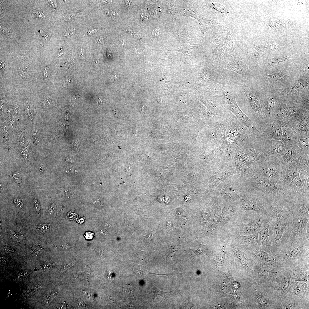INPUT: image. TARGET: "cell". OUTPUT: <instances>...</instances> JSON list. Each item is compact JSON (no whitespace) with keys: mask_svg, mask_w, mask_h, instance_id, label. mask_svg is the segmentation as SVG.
<instances>
[{"mask_svg":"<svg viewBox=\"0 0 309 309\" xmlns=\"http://www.w3.org/2000/svg\"><path fill=\"white\" fill-rule=\"evenodd\" d=\"M37 228L40 231H46L49 230L50 226L49 225L47 224H42L37 226Z\"/></svg>","mask_w":309,"mask_h":309,"instance_id":"obj_35","label":"cell"},{"mask_svg":"<svg viewBox=\"0 0 309 309\" xmlns=\"http://www.w3.org/2000/svg\"><path fill=\"white\" fill-rule=\"evenodd\" d=\"M309 167L303 169L298 175L285 186V200H309Z\"/></svg>","mask_w":309,"mask_h":309,"instance_id":"obj_4","label":"cell"},{"mask_svg":"<svg viewBox=\"0 0 309 309\" xmlns=\"http://www.w3.org/2000/svg\"><path fill=\"white\" fill-rule=\"evenodd\" d=\"M290 282V279L289 277L284 278L282 281L281 287L283 290H286L288 288Z\"/></svg>","mask_w":309,"mask_h":309,"instance_id":"obj_32","label":"cell"},{"mask_svg":"<svg viewBox=\"0 0 309 309\" xmlns=\"http://www.w3.org/2000/svg\"><path fill=\"white\" fill-rule=\"evenodd\" d=\"M33 10V12L35 13L37 17H39L40 18H42L43 19L45 18L44 15L41 11L37 10L35 11L34 10Z\"/></svg>","mask_w":309,"mask_h":309,"instance_id":"obj_44","label":"cell"},{"mask_svg":"<svg viewBox=\"0 0 309 309\" xmlns=\"http://www.w3.org/2000/svg\"><path fill=\"white\" fill-rule=\"evenodd\" d=\"M308 85V83L306 80L299 79L295 85L291 87L285 88L284 91L287 94H295L306 88Z\"/></svg>","mask_w":309,"mask_h":309,"instance_id":"obj_21","label":"cell"},{"mask_svg":"<svg viewBox=\"0 0 309 309\" xmlns=\"http://www.w3.org/2000/svg\"><path fill=\"white\" fill-rule=\"evenodd\" d=\"M309 239L305 237L300 241L289 243L280 250L281 257L285 260L290 261L306 256L308 253Z\"/></svg>","mask_w":309,"mask_h":309,"instance_id":"obj_6","label":"cell"},{"mask_svg":"<svg viewBox=\"0 0 309 309\" xmlns=\"http://www.w3.org/2000/svg\"><path fill=\"white\" fill-rule=\"evenodd\" d=\"M73 263L71 264H70L68 265H66L65 266H64V267H63V268L62 269V271H64L66 270L67 269L69 268L71 266H73Z\"/></svg>","mask_w":309,"mask_h":309,"instance_id":"obj_52","label":"cell"},{"mask_svg":"<svg viewBox=\"0 0 309 309\" xmlns=\"http://www.w3.org/2000/svg\"><path fill=\"white\" fill-rule=\"evenodd\" d=\"M277 100L276 98L272 96H268L264 100V114L268 121L271 119L273 113V111L276 106Z\"/></svg>","mask_w":309,"mask_h":309,"instance_id":"obj_16","label":"cell"},{"mask_svg":"<svg viewBox=\"0 0 309 309\" xmlns=\"http://www.w3.org/2000/svg\"><path fill=\"white\" fill-rule=\"evenodd\" d=\"M271 220L270 217L256 213L245 219L242 232L245 235L259 232L270 223Z\"/></svg>","mask_w":309,"mask_h":309,"instance_id":"obj_7","label":"cell"},{"mask_svg":"<svg viewBox=\"0 0 309 309\" xmlns=\"http://www.w3.org/2000/svg\"><path fill=\"white\" fill-rule=\"evenodd\" d=\"M83 49L81 48L79 51L78 54L79 56H80L81 57H83L84 55V50H83Z\"/></svg>","mask_w":309,"mask_h":309,"instance_id":"obj_54","label":"cell"},{"mask_svg":"<svg viewBox=\"0 0 309 309\" xmlns=\"http://www.w3.org/2000/svg\"><path fill=\"white\" fill-rule=\"evenodd\" d=\"M234 254L237 261L241 264L244 268L249 272H250L251 270L247 265L244 252L237 251L234 252Z\"/></svg>","mask_w":309,"mask_h":309,"instance_id":"obj_24","label":"cell"},{"mask_svg":"<svg viewBox=\"0 0 309 309\" xmlns=\"http://www.w3.org/2000/svg\"><path fill=\"white\" fill-rule=\"evenodd\" d=\"M44 106H47L51 104V99L49 97H46V98L45 99L44 102Z\"/></svg>","mask_w":309,"mask_h":309,"instance_id":"obj_49","label":"cell"},{"mask_svg":"<svg viewBox=\"0 0 309 309\" xmlns=\"http://www.w3.org/2000/svg\"><path fill=\"white\" fill-rule=\"evenodd\" d=\"M269 124L266 130V134L274 140H281L282 128L281 123L274 120L268 121Z\"/></svg>","mask_w":309,"mask_h":309,"instance_id":"obj_14","label":"cell"},{"mask_svg":"<svg viewBox=\"0 0 309 309\" xmlns=\"http://www.w3.org/2000/svg\"><path fill=\"white\" fill-rule=\"evenodd\" d=\"M249 185L255 193L274 203L283 201L286 198L283 180L263 177L252 169L249 173Z\"/></svg>","mask_w":309,"mask_h":309,"instance_id":"obj_3","label":"cell"},{"mask_svg":"<svg viewBox=\"0 0 309 309\" xmlns=\"http://www.w3.org/2000/svg\"><path fill=\"white\" fill-rule=\"evenodd\" d=\"M257 300L258 305L262 307H266L268 305V301L266 297L264 296L259 295L257 298Z\"/></svg>","mask_w":309,"mask_h":309,"instance_id":"obj_29","label":"cell"},{"mask_svg":"<svg viewBox=\"0 0 309 309\" xmlns=\"http://www.w3.org/2000/svg\"><path fill=\"white\" fill-rule=\"evenodd\" d=\"M294 130L299 133L309 134V124L299 119H293L288 121Z\"/></svg>","mask_w":309,"mask_h":309,"instance_id":"obj_20","label":"cell"},{"mask_svg":"<svg viewBox=\"0 0 309 309\" xmlns=\"http://www.w3.org/2000/svg\"><path fill=\"white\" fill-rule=\"evenodd\" d=\"M286 106L285 103L279 104L274 111L270 120H275L281 123L286 120Z\"/></svg>","mask_w":309,"mask_h":309,"instance_id":"obj_18","label":"cell"},{"mask_svg":"<svg viewBox=\"0 0 309 309\" xmlns=\"http://www.w3.org/2000/svg\"><path fill=\"white\" fill-rule=\"evenodd\" d=\"M153 235L152 233H149L146 235L142 237L141 239L146 243H147L153 239Z\"/></svg>","mask_w":309,"mask_h":309,"instance_id":"obj_36","label":"cell"},{"mask_svg":"<svg viewBox=\"0 0 309 309\" xmlns=\"http://www.w3.org/2000/svg\"><path fill=\"white\" fill-rule=\"evenodd\" d=\"M225 257V252L221 251L218 254V259L220 264H222L223 262Z\"/></svg>","mask_w":309,"mask_h":309,"instance_id":"obj_39","label":"cell"},{"mask_svg":"<svg viewBox=\"0 0 309 309\" xmlns=\"http://www.w3.org/2000/svg\"><path fill=\"white\" fill-rule=\"evenodd\" d=\"M120 41L121 46L122 47L124 48V41L121 37L120 38Z\"/></svg>","mask_w":309,"mask_h":309,"instance_id":"obj_56","label":"cell"},{"mask_svg":"<svg viewBox=\"0 0 309 309\" xmlns=\"http://www.w3.org/2000/svg\"><path fill=\"white\" fill-rule=\"evenodd\" d=\"M199 247L195 251V254L197 255H202L207 252L208 250V247L205 245H203L199 242Z\"/></svg>","mask_w":309,"mask_h":309,"instance_id":"obj_31","label":"cell"},{"mask_svg":"<svg viewBox=\"0 0 309 309\" xmlns=\"http://www.w3.org/2000/svg\"><path fill=\"white\" fill-rule=\"evenodd\" d=\"M225 101L230 110L239 118L249 130L259 132L252 124L249 118L239 108L234 97L232 94H225Z\"/></svg>","mask_w":309,"mask_h":309,"instance_id":"obj_8","label":"cell"},{"mask_svg":"<svg viewBox=\"0 0 309 309\" xmlns=\"http://www.w3.org/2000/svg\"><path fill=\"white\" fill-rule=\"evenodd\" d=\"M12 235L15 241L18 243L19 242V237L17 233L15 231H13L12 232Z\"/></svg>","mask_w":309,"mask_h":309,"instance_id":"obj_46","label":"cell"},{"mask_svg":"<svg viewBox=\"0 0 309 309\" xmlns=\"http://www.w3.org/2000/svg\"><path fill=\"white\" fill-rule=\"evenodd\" d=\"M309 67L308 65H304L302 66H300L299 67L298 69V70L300 71L304 72L305 73H308L309 72Z\"/></svg>","mask_w":309,"mask_h":309,"instance_id":"obj_40","label":"cell"},{"mask_svg":"<svg viewBox=\"0 0 309 309\" xmlns=\"http://www.w3.org/2000/svg\"><path fill=\"white\" fill-rule=\"evenodd\" d=\"M296 306L295 304L293 302H291L288 303L285 307V309H292L295 307Z\"/></svg>","mask_w":309,"mask_h":309,"instance_id":"obj_47","label":"cell"},{"mask_svg":"<svg viewBox=\"0 0 309 309\" xmlns=\"http://www.w3.org/2000/svg\"><path fill=\"white\" fill-rule=\"evenodd\" d=\"M66 194L67 196H72L73 195V193L72 190H68L66 191Z\"/></svg>","mask_w":309,"mask_h":309,"instance_id":"obj_53","label":"cell"},{"mask_svg":"<svg viewBox=\"0 0 309 309\" xmlns=\"http://www.w3.org/2000/svg\"><path fill=\"white\" fill-rule=\"evenodd\" d=\"M241 87L253 110L257 113L262 116L264 114L263 111L260 101L258 98L243 85Z\"/></svg>","mask_w":309,"mask_h":309,"instance_id":"obj_15","label":"cell"},{"mask_svg":"<svg viewBox=\"0 0 309 309\" xmlns=\"http://www.w3.org/2000/svg\"><path fill=\"white\" fill-rule=\"evenodd\" d=\"M296 144L302 155L309 156V134L298 133Z\"/></svg>","mask_w":309,"mask_h":309,"instance_id":"obj_17","label":"cell"},{"mask_svg":"<svg viewBox=\"0 0 309 309\" xmlns=\"http://www.w3.org/2000/svg\"><path fill=\"white\" fill-rule=\"evenodd\" d=\"M258 232L253 234L243 236L241 237L242 242L247 246L254 247L258 244Z\"/></svg>","mask_w":309,"mask_h":309,"instance_id":"obj_23","label":"cell"},{"mask_svg":"<svg viewBox=\"0 0 309 309\" xmlns=\"http://www.w3.org/2000/svg\"><path fill=\"white\" fill-rule=\"evenodd\" d=\"M281 124L282 128L281 141L285 146L296 145L298 133L294 130L288 120L283 122Z\"/></svg>","mask_w":309,"mask_h":309,"instance_id":"obj_10","label":"cell"},{"mask_svg":"<svg viewBox=\"0 0 309 309\" xmlns=\"http://www.w3.org/2000/svg\"><path fill=\"white\" fill-rule=\"evenodd\" d=\"M233 213V211L230 208L225 209L223 211L221 215V220L224 222L227 221L231 217Z\"/></svg>","mask_w":309,"mask_h":309,"instance_id":"obj_28","label":"cell"},{"mask_svg":"<svg viewBox=\"0 0 309 309\" xmlns=\"http://www.w3.org/2000/svg\"><path fill=\"white\" fill-rule=\"evenodd\" d=\"M223 196L227 199L232 200L237 197V193L235 189L231 185H228L223 191Z\"/></svg>","mask_w":309,"mask_h":309,"instance_id":"obj_25","label":"cell"},{"mask_svg":"<svg viewBox=\"0 0 309 309\" xmlns=\"http://www.w3.org/2000/svg\"><path fill=\"white\" fill-rule=\"evenodd\" d=\"M125 2L128 7L130 6L132 3V2L130 1H125Z\"/></svg>","mask_w":309,"mask_h":309,"instance_id":"obj_58","label":"cell"},{"mask_svg":"<svg viewBox=\"0 0 309 309\" xmlns=\"http://www.w3.org/2000/svg\"><path fill=\"white\" fill-rule=\"evenodd\" d=\"M26 108L27 115L30 118H32L33 116V112L31 105L29 102L26 103Z\"/></svg>","mask_w":309,"mask_h":309,"instance_id":"obj_34","label":"cell"},{"mask_svg":"<svg viewBox=\"0 0 309 309\" xmlns=\"http://www.w3.org/2000/svg\"><path fill=\"white\" fill-rule=\"evenodd\" d=\"M13 178L15 181L17 183H21V178L20 174L17 172H14L12 175Z\"/></svg>","mask_w":309,"mask_h":309,"instance_id":"obj_37","label":"cell"},{"mask_svg":"<svg viewBox=\"0 0 309 309\" xmlns=\"http://www.w3.org/2000/svg\"><path fill=\"white\" fill-rule=\"evenodd\" d=\"M297 280L298 281L307 282L309 280V273L307 271L301 273L298 276Z\"/></svg>","mask_w":309,"mask_h":309,"instance_id":"obj_33","label":"cell"},{"mask_svg":"<svg viewBox=\"0 0 309 309\" xmlns=\"http://www.w3.org/2000/svg\"><path fill=\"white\" fill-rule=\"evenodd\" d=\"M268 232L273 249L280 250L291 243L293 217L283 201L274 203L273 206Z\"/></svg>","mask_w":309,"mask_h":309,"instance_id":"obj_1","label":"cell"},{"mask_svg":"<svg viewBox=\"0 0 309 309\" xmlns=\"http://www.w3.org/2000/svg\"><path fill=\"white\" fill-rule=\"evenodd\" d=\"M21 154L26 160H27L29 159V154L28 152L26 149L23 148L21 151Z\"/></svg>","mask_w":309,"mask_h":309,"instance_id":"obj_42","label":"cell"},{"mask_svg":"<svg viewBox=\"0 0 309 309\" xmlns=\"http://www.w3.org/2000/svg\"><path fill=\"white\" fill-rule=\"evenodd\" d=\"M288 59V57H285L270 61L268 63L267 67L268 69L272 67H276L284 63Z\"/></svg>","mask_w":309,"mask_h":309,"instance_id":"obj_27","label":"cell"},{"mask_svg":"<svg viewBox=\"0 0 309 309\" xmlns=\"http://www.w3.org/2000/svg\"><path fill=\"white\" fill-rule=\"evenodd\" d=\"M234 169L229 167H223L220 169L213 172L212 177L211 185L213 189L221 182L229 176L235 173Z\"/></svg>","mask_w":309,"mask_h":309,"instance_id":"obj_12","label":"cell"},{"mask_svg":"<svg viewBox=\"0 0 309 309\" xmlns=\"http://www.w3.org/2000/svg\"><path fill=\"white\" fill-rule=\"evenodd\" d=\"M285 147L282 141L271 140L265 142L263 149L268 154L278 158L282 154Z\"/></svg>","mask_w":309,"mask_h":309,"instance_id":"obj_11","label":"cell"},{"mask_svg":"<svg viewBox=\"0 0 309 309\" xmlns=\"http://www.w3.org/2000/svg\"><path fill=\"white\" fill-rule=\"evenodd\" d=\"M274 271L272 270L265 269L261 270L258 273V275L260 277L266 278L274 275Z\"/></svg>","mask_w":309,"mask_h":309,"instance_id":"obj_30","label":"cell"},{"mask_svg":"<svg viewBox=\"0 0 309 309\" xmlns=\"http://www.w3.org/2000/svg\"><path fill=\"white\" fill-rule=\"evenodd\" d=\"M253 169L260 175L271 179L283 180L281 161L265 153Z\"/></svg>","mask_w":309,"mask_h":309,"instance_id":"obj_5","label":"cell"},{"mask_svg":"<svg viewBox=\"0 0 309 309\" xmlns=\"http://www.w3.org/2000/svg\"><path fill=\"white\" fill-rule=\"evenodd\" d=\"M14 203L19 208H21L23 206V203L19 198H16L13 201Z\"/></svg>","mask_w":309,"mask_h":309,"instance_id":"obj_41","label":"cell"},{"mask_svg":"<svg viewBox=\"0 0 309 309\" xmlns=\"http://www.w3.org/2000/svg\"><path fill=\"white\" fill-rule=\"evenodd\" d=\"M306 284L304 281L295 282L292 288V292L295 295H298L302 293L307 288Z\"/></svg>","mask_w":309,"mask_h":309,"instance_id":"obj_26","label":"cell"},{"mask_svg":"<svg viewBox=\"0 0 309 309\" xmlns=\"http://www.w3.org/2000/svg\"><path fill=\"white\" fill-rule=\"evenodd\" d=\"M254 254L259 260L265 262L272 263L275 262L276 260V258L274 255L263 250L255 251Z\"/></svg>","mask_w":309,"mask_h":309,"instance_id":"obj_22","label":"cell"},{"mask_svg":"<svg viewBox=\"0 0 309 309\" xmlns=\"http://www.w3.org/2000/svg\"><path fill=\"white\" fill-rule=\"evenodd\" d=\"M269 224L263 228L258 233V244L260 249L270 253L273 250L269 237L268 229Z\"/></svg>","mask_w":309,"mask_h":309,"instance_id":"obj_13","label":"cell"},{"mask_svg":"<svg viewBox=\"0 0 309 309\" xmlns=\"http://www.w3.org/2000/svg\"><path fill=\"white\" fill-rule=\"evenodd\" d=\"M66 161L70 163H73L74 162V160L71 157H68L66 159Z\"/></svg>","mask_w":309,"mask_h":309,"instance_id":"obj_55","label":"cell"},{"mask_svg":"<svg viewBox=\"0 0 309 309\" xmlns=\"http://www.w3.org/2000/svg\"><path fill=\"white\" fill-rule=\"evenodd\" d=\"M33 205L34 209L38 214H40V207L39 203L38 201L35 199L33 202Z\"/></svg>","mask_w":309,"mask_h":309,"instance_id":"obj_38","label":"cell"},{"mask_svg":"<svg viewBox=\"0 0 309 309\" xmlns=\"http://www.w3.org/2000/svg\"><path fill=\"white\" fill-rule=\"evenodd\" d=\"M3 249L7 253H13L15 252V251L14 250L6 246Z\"/></svg>","mask_w":309,"mask_h":309,"instance_id":"obj_50","label":"cell"},{"mask_svg":"<svg viewBox=\"0 0 309 309\" xmlns=\"http://www.w3.org/2000/svg\"><path fill=\"white\" fill-rule=\"evenodd\" d=\"M77 17V15H75V14H72L70 15V16L69 17V19L71 20V19L74 18L75 17Z\"/></svg>","mask_w":309,"mask_h":309,"instance_id":"obj_57","label":"cell"},{"mask_svg":"<svg viewBox=\"0 0 309 309\" xmlns=\"http://www.w3.org/2000/svg\"><path fill=\"white\" fill-rule=\"evenodd\" d=\"M93 235L94 234L93 233L89 232H86L85 235L86 238L88 239H92Z\"/></svg>","mask_w":309,"mask_h":309,"instance_id":"obj_48","label":"cell"},{"mask_svg":"<svg viewBox=\"0 0 309 309\" xmlns=\"http://www.w3.org/2000/svg\"><path fill=\"white\" fill-rule=\"evenodd\" d=\"M112 272L111 270H109L108 271L107 273V276L108 278L109 279H110L112 278Z\"/></svg>","mask_w":309,"mask_h":309,"instance_id":"obj_51","label":"cell"},{"mask_svg":"<svg viewBox=\"0 0 309 309\" xmlns=\"http://www.w3.org/2000/svg\"><path fill=\"white\" fill-rule=\"evenodd\" d=\"M265 76L268 82L278 84L284 83L286 82V79L288 77L281 72H277L271 75L266 73Z\"/></svg>","mask_w":309,"mask_h":309,"instance_id":"obj_19","label":"cell"},{"mask_svg":"<svg viewBox=\"0 0 309 309\" xmlns=\"http://www.w3.org/2000/svg\"><path fill=\"white\" fill-rule=\"evenodd\" d=\"M283 204L293 217L291 243L309 237V200H285Z\"/></svg>","mask_w":309,"mask_h":309,"instance_id":"obj_2","label":"cell"},{"mask_svg":"<svg viewBox=\"0 0 309 309\" xmlns=\"http://www.w3.org/2000/svg\"><path fill=\"white\" fill-rule=\"evenodd\" d=\"M74 169L71 167H66L63 170L64 172L66 173H71L73 172Z\"/></svg>","mask_w":309,"mask_h":309,"instance_id":"obj_45","label":"cell"},{"mask_svg":"<svg viewBox=\"0 0 309 309\" xmlns=\"http://www.w3.org/2000/svg\"><path fill=\"white\" fill-rule=\"evenodd\" d=\"M56 208V206L55 203L52 204L49 208V214H53L55 211Z\"/></svg>","mask_w":309,"mask_h":309,"instance_id":"obj_43","label":"cell"},{"mask_svg":"<svg viewBox=\"0 0 309 309\" xmlns=\"http://www.w3.org/2000/svg\"><path fill=\"white\" fill-rule=\"evenodd\" d=\"M302 157V154L296 145L285 146L282 154L278 158L286 162H299Z\"/></svg>","mask_w":309,"mask_h":309,"instance_id":"obj_9","label":"cell"}]
</instances>
